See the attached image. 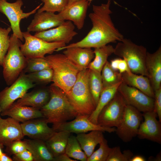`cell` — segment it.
Wrapping results in <instances>:
<instances>
[{
    "instance_id": "34",
    "label": "cell",
    "mask_w": 161,
    "mask_h": 161,
    "mask_svg": "<svg viewBox=\"0 0 161 161\" xmlns=\"http://www.w3.org/2000/svg\"><path fill=\"white\" fill-rule=\"evenodd\" d=\"M44 3V5L37 11L40 13L47 11L53 13H59L63 10L68 5V0H41Z\"/></svg>"
},
{
    "instance_id": "8",
    "label": "cell",
    "mask_w": 161,
    "mask_h": 161,
    "mask_svg": "<svg viewBox=\"0 0 161 161\" xmlns=\"http://www.w3.org/2000/svg\"><path fill=\"white\" fill-rule=\"evenodd\" d=\"M126 105L123 97L117 91L100 113L97 124L106 127H117L122 120Z\"/></svg>"
},
{
    "instance_id": "15",
    "label": "cell",
    "mask_w": 161,
    "mask_h": 161,
    "mask_svg": "<svg viewBox=\"0 0 161 161\" xmlns=\"http://www.w3.org/2000/svg\"><path fill=\"white\" fill-rule=\"evenodd\" d=\"M71 21H65L60 25L47 30L35 32L34 35L48 42H69L78 33Z\"/></svg>"
},
{
    "instance_id": "26",
    "label": "cell",
    "mask_w": 161,
    "mask_h": 161,
    "mask_svg": "<svg viewBox=\"0 0 161 161\" xmlns=\"http://www.w3.org/2000/svg\"><path fill=\"white\" fill-rule=\"evenodd\" d=\"M103 132L101 131L93 130L88 134H77L76 137L87 158L92 154L97 145L104 138Z\"/></svg>"
},
{
    "instance_id": "1",
    "label": "cell",
    "mask_w": 161,
    "mask_h": 161,
    "mask_svg": "<svg viewBox=\"0 0 161 161\" xmlns=\"http://www.w3.org/2000/svg\"><path fill=\"white\" fill-rule=\"evenodd\" d=\"M111 1L108 0L106 3L100 5H93V11L89 16L92 27L84 38L77 42L60 48L57 51L73 47L95 48L122 41L123 36L116 28L111 19Z\"/></svg>"
},
{
    "instance_id": "42",
    "label": "cell",
    "mask_w": 161,
    "mask_h": 161,
    "mask_svg": "<svg viewBox=\"0 0 161 161\" xmlns=\"http://www.w3.org/2000/svg\"><path fill=\"white\" fill-rule=\"evenodd\" d=\"M12 160L14 161H33V157L31 152L26 149L19 153L13 155Z\"/></svg>"
},
{
    "instance_id": "30",
    "label": "cell",
    "mask_w": 161,
    "mask_h": 161,
    "mask_svg": "<svg viewBox=\"0 0 161 161\" xmlns=\"http://www.w3.org/2000/svg\"><path fill=\"white\" fill-rule=\"evenodd\" d=\"M101 72L103 88L122 82L121 73L113 69L108 61L104 66Z\"/></svg>"
},
{
    "instance_id": "28",
    "label": "cell",
    "mask_w": 161,
    "mask_h": 161,
    "mask_svg": "<svg viewBox=\"0 0 161 161\" xmlns=\"http://www.w3.org/2000/svg\"><path fill=\"white\" fill-rule=\"evenodd\" d=\"M122 82L103 89L95 109L89 117L90 121L94 124H97V118L100 113L114 97Z\"/></svg>"
},
{
    "instance_id": "2",
    "label": "cell",
    "mask_w": 161,
    "mask_h": 161,
    "mask_svg": "<svg viewBox=\"0 0 161 161\" xmlns=\"http://www.w3.org/2000/svg\"><path fill=\"white\" fill-rule=\"evenodd\" d=\"M49 90V99L40 109L48 123L57 125L73 119L79 115L62 90L52 84Z\"/></svg>"
},
{
    "instance_id": "36",
    "label": "cell",
    "mask_w": 161,
    "mask_h": 161,
    "mask_svg": "<svg viewBox=\"0 0 161 161\" xmlns=\"http://www.w3.org/2000/svg\"><path fill=\"white\" fill-rule=\"evenodd\" d=\"M99 144V148L87 158V161H106L111 148L104 138Z\"/></svg>"
},
{
    "instance_id": "11",
    "label": "cell",
    "mask_w": 161,
    "mask_h": 161,
    "mask_svg": "<svg viewBox=\"0 0 161 161\" xmlns=\"http://www.w3.org/2000/svg\"><path fill=\"white\" fill-rule=\"evenodd\" d=\"M23 4L22 0H17L13 3L8 2L7 0H0V12L5 15L9 20L13 34L23 41L24 39L20 26V21L22 19L35 13L42 3L32 11L26 13H24L21 9Z\"/></svg>"
},
{
    "instance_id": "23",
    "label": "cell",
    "mask_w": 161,
    "mask_h": 161,
    "mask_svg": "<svg viewBox=\"0 0 161 161\" xmlns=\"http://www.w3.org/2000/svg\"><path fill=\"white\" fill-rule=\"evenodd\" d=\"M50 97L49 90L41 89L26 93L13 105L31 106L39 109L46 104Z\"/></svg>"
},
{
    "instance_id": "5",
    "label": "cell",
    "mask_w": 161,
    "mask_h": 161,
    "mask_svg": "<svg viewBox=\"0 0 161 161\" xmlns=\"http://www.w3.org/2000/svg\"><path fill=\"white\" fill-rule=\"evenodd\" d=\"M147 52L144 46L124 38L114 48V53L126 60L131 72L148 77L145 66Z\"/></svg>"
},
{
    "instance_id": "43",
    "label": "cell",
    "mask_w": 161,
    "mask_h": 161,
    "mask_svg": "<svg viewBox=\"0 0 161 161\" xmlns=\"http://www.w3.org/2000/svg\"><path fill=\"white\" fill-rule=\"evenodd\" d=\"M53 161H77L69 157L65 153L54 157Z\"/></svg>"
},
{
    "instance_id": "6",
    "label": "cell",
    "mask_w": 161,
    "mask_h": 161,
    "mask_svg": "<svg viewBox=\"0 0 161 161\" xmlns=\"http://www.w3.org/2000/svg\"><path fill=\"white\" fill-rule=\"evenodd\" d=\"M21 41L13 34L10 36V42L2 66L3 75L6 83L9 86L18 77L24 69L27 58L21 52Z\"/></svg>"
},
{
    "instance_id": "25",
    "label": "cell",
    "mask_w": 161,
    "mask_h": 161,
    "mask_svg": "<svg viewBox=\"0 0 161 161\" xmlns=\"http://www.w3.org/2000/svg\"><path fill=\"white\" fill-rule=\"evenodd\" d=\"M27 149L32 153L34 161H53L54 157L48 148L45 142L33 139H25Z\"/></svg>"
},
{
    "instance_id": "24",
    "label": "cell",
    "mask_w": 161,
    "mask_h": 161,
    "mask_svg": "<svg viewBox=\"0 0 161 161\" xmlns=\"http://www.w3.org/2000/svg\"><path fill=\"white\" fill-rule=\"evenodd\" d=\"M121 75L123 83L138 89L154 98V91L147 77L131 72L121 73Z\"/></svg>"
},
{
    "instance_id": "4",
    "label": "cell",
    "mask_w": 161,
    "mask_h": 161,
    "mask_svg": "<svg viewBox=\"0 0 161 161\" xmlns=\"http://www.w3.org/2000/svg\"><path fill=\"white\" fill-rule=\"evenodd\" d=\"M89 69L80 71L76 80L69 93L68 99L79 115L90 116L96 108L89 85Z\"/></svg>"
},
{
    "instance_id": "12",
    "label": "cell",
    "mask_w": 161,
    "mask_h": 161,
    "mask_svg": "<svg viewBox=\"0 0 161 161\" xmlns=\"http://www.w3.org/2000/svg\"><path fill=\"white\" fill-rule=\"evenodd\" d=\"M117 91L126 103L143 113L154 110V98L134 87L122 82Z\"/></svg>"
},
{
    "instance_id": "7",
    "label": "cell",
    "mask_w": 161,
    "mask_h": 161,
    "mask_svg": "<svg viewBox=\"0 0 161 161\" xmlns=\"http://www.w3.org/2000/svg\"><path fill=\"white\" fill-rule=\"evenodd\" d=\"M25 42L21 44V50L27 58H44L52 54L58 49L65 46L63 42H48L32 35L28 31L22 32Z\"/></svg>"
},
{
    "instance_id": "13",
    "label": "cell",
    "mask_w": 161,
    "mask_h": 161,
    "mask_svg": "<svg viewBox=\"0 0 161 161\" xmlns=\"http://www.w3.org/2000/svg\"><path fill=\"white\" fill-rule=\"evenodd\" d=\"M89 116L79 115L72 120L53 125L55 131H65L77 134L93 130H100L111 133L115 131V127H106L95 124L90 121Z\"/></svg>"
},
{
    "instance_id": "33",
    "label": "cell",
    "mask_w": 161,
    "mask_h": 161,
    "mask_svg": "<svg viewBox=\"0 0 161 161\" xmlns=\"http://www.w3.org/2000/svg\"><path fill=\"white\" fill-rule=\"evenodd\" d=\"M49 68L50 65L45 57L27 58L26 66L22 72L29 73Z\"/></svg>"
},
{
    "instance_id": "17",
    "label": "cell",
    "mask_w": 161,
    "mask_h": 161,
    "mask_svg": "<svg viewBox=\"0 0 161 161\" xmlns=\"http://www.w3.org/2000/svg\"><path fill=\"white\" fill-rule=\"evenodd\" d=\"M65 21L58 13L44 11L35 14L27 27V31L39 32L57 27Z\"/></svg>"
},
{
    "instance_id": "10",
    "label": "cell",
    "mask_w": 161,
    "mask_h": 161,
    "mask_svg": "<svg viewBox=\"0 0 161 161\" xmlns=\"http://www.w3.org/2000/svg\"><path fill=\"white\" fill-rule=\"evenodd\" d=\"M35 86L22 72L17 79L9 87L0 92V107L3 112L9 108L17 100L21 97L29 89Z\"/></svg>"
},
{
    "instance_id": "44",
    "label": "cell",
    "mask_w": 161,
    "mask_h": 161,
    "mask_svg": "<svg viewBox=\"0 0 161 161\" xmlns=\"http://www.w3.org/2000/svg\"><path fill=\"white\" fill-rule=\"evenodd\" d=\"M146 159L143 156L140 155L133 156L130 161H145Z\"/></svg>"
},
{
    "instance_id": "14",
    "label": "cell",
    "mask_w": 161,
    "mask_h": 161,
    "mask_svg": "<svg viewBox=\"0 0 161 161\" xmlns=\"http://www.w3.org/2000/svg\"><path fill=\"white\" fill-rule=\"evenodd\" d=\"M144 121L139 128L137 136L141 139H146L161 143V122L157 119V116L153 110L143 113Z\"/></svg>"
},
{
    "instance_id": "22",
    "label": "cell",
    "mask_w": 161,
    "mask_h": 161,
    "mask_svg": "<svg viewBox=\"0 0 161 161\" xmlns=\"http://www.w3.org/2000/svg\"><path fill=\"white\" fill-rule=\"evenodd\" d=\"M1 115L8 116L19 122L22 123L34 119L44 118L40 109L31 106L13 105L2 112Z\"/></svg>"
},
{
    "instance_id": "47",
    "label": "cell",
    "mask_w": 161,
    "mask_h": 161,
    "mask_svg": "<svg viewBox=\"0 0 161 161\" xmlns=\"http://www.w3.org/2000/svg\"><path fill=\"white\" fill-rule=\"evenodd\" d=\"M4 145L0 143V156L2 154L3 149L4 148Z\"/></svg>"
},
{
    "instance_id": "27",
    "label": "cell",
    "mask_w": 161,
    "mask_h": 161,
    "mask_svg": "<svg viewBox=\"0 0 161 161\" xmlns=\"http://www.w3.org/2000/svg\"><path fill=\"white\" fill-rule=\"evenodd\" d=\"M71 133L65 131H55L45 142L54 157L65 153V148Z\"/></svg>"
},
{
    "instance_id": "38",
    "label": "cell",
    "mask_w": 161,
    "mask_h": 161,
    "mask_svg": "<svg viewBox=\"0 0 161 161\" xmlns=\"http://www.w3.org/2000/svg\"><path fill=\"white\" fill-rule=\"evenodd\" d=\"M133 156L130 150H125L122 152L120 146H115L111 148L106 161H130Z\"/></svg>"
},
{
    "instance_id": "19",
    "label": "cell",
    "mask_w": 161,
    "mask_h": 161,
    "mask_svg": "<svg viewBox=\"0 0 161 161\" xmlns=\"http://www.w3.org/2000/svg\"><path fill=\"white\" fill-rule=\"evenodd\" d=\"M24 136L19 122L10 117L0 119V143L7 146Z\"/></svg>"
},
{
    "instance_id": "18",
    "label": "cell",
    "mask_w": 161,
    "mask_h": 161,
    "mask_svg": "<svg viewBox=\"0 0 161 161\" xmlns=\"http://www.w3.org/2000/svg\"><path fill=\"white\" fill-rule=\"evenodd\" d=\"M89 2L82 0L68 5L58 14L65 21H71L78 30L83 27Z\"/></svg>"
},
{
    "instance_id": "32",
    "label": "cell",
    "mask_w": 161,
    "mask_h": 161,
    "mask_svg": "<svg viewBox=\"0 0 161 161\" xmlns=\"http://www.w3.org/2000/svg\"><path fill=\"white\" fill-rule=\"evenodd\" d=\"M65 153L70 158L81 161H87V157L83 151L76 136L70 135L69 137Z\"/></svg>"
},
{
    "instance_id": "37",
    "label": "cell",
    "mask_w": 161,
    "mask_h": 161,
    "mask_svg": "<svg viewBox=\"0 0 161 161\" xmlns=\"http://www.w3.org/2000/svg\"><path fill=\"white\" fill-rule=\"evenodd\" d=\"M11 30L10 27H0V65L1 66L9 47L10 37L9 35Z\"/></svg>"
},
{
    "instance_id": "46",
    "label": "cell",
    "mask_w": 161,
    "mask_h": 161,
    "mask_svg": "<svg viewBox=\"0 0 161 161\" xmlns=\"http://www.w3.org/2000/svg\"><path fill=\"white\" fill-rule=\"evenodd\" d=\"M68 0V5H71L76 2L82 0Z\"/></svg>"
},
{
    "instance_id": "49",
    "label": "cell",
    "mask_w": 161,
    "mask_h": 161,
    "mask_svg": "<svg viewBox=\"0 0 161 161\" xmlns=\"http://www.w3.org/2000/svg\"><path fill=\"white\" fill-rule=\"evenodd\" d=\"M89 2V3L93 0H87Z\"/></svg>"
},
{
    "instance_id": "21",
    "label": "cell",
    "mask_w": 161,
    "mask_h": 161,
    "mask_svg": "<svg viewBox=\"0 0 161 161\" xmlns=\"http://www.w3.org/2000/svg\"><path fill=\"white\" fill-rule=\"evenodd\" d=\"M64 54L81 70L87 68L95 55L91 48L73 47L66 48Z\"/></svg>"
},
{
    "instance_id": "45",
    "label": "cell",
    "mask_w": 161,
    "mask_h": 161,
    "mask_svg": "<svg viewBox=\"0 0 161 161\" xmlns=\"http://www.w3.org/2000/svg\"><path fill=\"white\" fill-rule=\"evenodd\" d=\"M12 159L6 153H3L0 156V161H13Z\"/></svg>"
},
{
    "instance_id": "40",
    "label": "cell",
    "mask_w": 161,
    "mask_h": 161,
    "mask_svg": "<svg viewBox=\"0 0 161 161\" xmlns=\"http://www.w3.org/2000/svg\"><path fill=\"white\" fill-rule=\"evenodd\" d=\"M112 68L120 73L131 72L127 63L123 58H117L111 60L110 63Z\"/></svg>"
},
{
    "instance_id": "29",
    "label": "cell",
    "mask_w": 161,
    "mask_h": 161,
    "mask_svg": "<svg viewBox=\"0 0 161 161\" xmlns=\"http://www.w3.org/2000/svg\"><path fill=\"white\" fill-rule=\"evenodd\" d=\"M114 48L110 45L95 48L94 60L89 64L87 68L101 73L108 57L114 53Z\"/></svg>"
},
{
    "instance_id": "39",
    "label": "cell",
    "mask_w": 161,
    "mask_h": 161,
    "mask_svg": "<svg viewBox=\"0 0 161 161\" xmlns=\"http://www.w3.org/2000/svg\"><path fill=\"white\" fill-rule=\"evenodd\" d=\"M6 147L5 151L9 154L13 155L27 149L24 142L21 140L14 141Z\"/></svg>"
},
{
    "instance_id": "9",
    "label": "cell",
    "mask_w": 161,
    "mask_h": 161,
    "mask_svg": "<svg viewBox=\"0 0 161 161\" xmlns=\"http://www.w3.org/2000/svg\"><path fill=\"white\" fill-rule=\"evenodd\" d=\"M143 114L133 107L127 104L122 120L116 128L118 137L123 142L130 141L137 136L140 126L143 121Z\"/></svg>"
},
{
    "instance_id": "35",
    "label": "cell",
    "mask_w": 161,
    "mask_h": 161,
    "mask_svg": "<svg viewBox=\"0 0 161 161\" xmlns=\"http://www.w3.org/2000/svg\"><path fill=\"white\" fill-rule=\"evenodd\" d=\"M26 75L34 83H47L52 81L53 71L51 68H47L28 73L26 74Z\"/></svg>"
},
{
    "instance_id": "20",
    "label": "cell",
    "mask_w": 161,
    "mask_h": 161,
    "mask_svg": "<svg viewBox=\"0 0 161 161\" xmlns=\"http://www.w3.org/2000/svg\"><path fill=\"white\" fill-rule=\"evenodd\" d=\"M145 66L148 78L154 91L161 87V47L154 52H147Z\"/></svg>"
},
{
    "instance_id": "3",
    "label": "cell",
    "mask_w": 161,
    "mask_h": 161,
    "mask_svg": "<svg viewBox=\"0 0 161 161\" xmlns=\"http://www.w3.org/2000/svg\"><path fill=\"white\" fill-rule=\"evenodd\" d=\"M53 71L54 85L68 94L75 83L81 70L64 54H50L45 57Z\"/></svg>"
},
{
    "instance_id": "16",
    "label": "cell",
    "mask_w": 161,
    "mask_h": 161,
    "mask_svg": "<svg viewBox=\"0 0 161 161\" xmlns=\"http://www.w3.org/2000/svg\"><path fill=\"white\" fill-rule=\"evenodd\" d=\"M30 120L21 124L24 136L46 141L55 132L49 127L44 118Z\"/></svg>"
},
{
    "instance_id": "41",
    "label": "cell",
    "mask_w": 161,
    "mask_h": 161,
    "mask_svg": "<svg viewBox=\"0 0 161 161\" xmlns=\"http://www.w3.org/2000/svg\"><path fill=\"white\" fill-rule=\"evenodd\" d=\"M154 111L161 122V87L154 91Z\"/></svg>"
},
{
    "instance_id": "48",
    "label": "cell",
    "mask_w": 161,
    "mask_h": 161,
    "mask_svg": "<svg viewBox=\"0 0 161 161\" xmlns=\"http://www.w3.org/2000/svg\"><path fill=\"white\" fill-rule=\"evenodd\" d=\"M1 109L0 107V119L1 118Z\"/></svg>"
},
{
    "instance_id": "31",
    "label": "cell",
    "mask_w": 161,
    "mask_h": 161,
    "mask_svg": "<svg viewBox=\"0 0 161 161\" xmlns=\"http://www.w3.org/2000/svg\"><path fill=\"white\" fill-rule=\"evenodd\" d=\"M89 85L90 92L96 106L103 89L101 72L89 69Z\"/></svg>"
}]
</instances>
